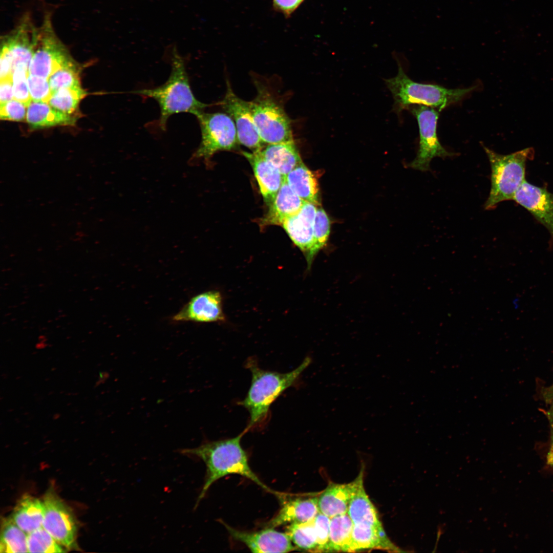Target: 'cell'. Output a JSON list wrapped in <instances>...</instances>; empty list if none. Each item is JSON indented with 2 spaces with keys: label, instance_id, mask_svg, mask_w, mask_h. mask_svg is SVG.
<instances>
[{
  "label": "cell",
  "instance_id": "cell-1",
  "mask_svg": "<svg viewBox=\"0 0 553 553\" xmlns=\"http://www.w3.org/2000/svg\"><path fill=\"white\" fill-rule=\"evenodd\" d=\"M245 433L246 432L244 430L231 438L207 441L197 448L182 449L179 451L183 455L201 459L206 467L204 482L194 509H196L214 482L230 474L244 476L263 488L271 492L249 465L246 453L241 444V439Z\"/></svg>",
  "mask_w": 553,
  "mask_h": 553
},
{
  "label": "cell",
  "instance_id": "cell-7",
  "mask_svg": "<svg viewBox=\"0 0 553 553\" xmlns=\"http://www.w3.org/2000/svg\"><path fill=\"white\" fill-rule=\"evenodd\" d=\"M201 130V139L194 157L206 160L215 153L231 151L240 144L236 127L232 118L226 113H206L196 115Z\"/></svg>",
  "mask_w": 553,
  "mask_h": 553
},
{
  "label": "cell",
  "instance_id": "cell-9",
  "mask_svg": "<svg viewBox=\"0 0 553 553\" xmlns=\"http://www.w3.org/2000/svg\"><path fill=\"white\" fill-rule=\"evenodd\" d=\"M419 126V148L416 158L409 166L422 172L430 170V162L435 157L445 158L455 155L441 144L437 135L439 111L427 106L418 105L411 108Z\"/></svg>",
  "mask_w": 553,
  "mask_h": 553
},
{
  "label": "cell",
  "instance_id": "cell-29",
  "mask_svg": "<svg viewBox=\"0 0 553 553\" xmlns=\"http://www.w3.org/2000/svg\"><path fill=\"white\" fill-rule=\"evenodd\" d=\"M286 533L296 548L317 552V538L313 520L303 523L288 525Z\"/></svg>",
  "mask_w": 553,
  "mask_h": 553
},
{
  "label": "cell",
  "instance_id": "cell-22",
  "mask_svg": "<svg viewBox=\"0 0 553 553\" xmlns=\"http://www.w3.org/2000/svg\"><path fill=\"white\" fill-rule=\"evenodd\" d=\"M260 152L284 176L303 162L294 139L267 144Z\"/></svg>",
  "mask_w": 553,
  "mask_h": 553
},
{
  "label": "cell",
  "instance_id": "cell-11",
  "mask_svg": "<svg viewBox=\"0 0 553 553\" xmlns=\"http://www.w3.org/2000/svg\"><path fill=\"white\" fill-rule=\"evenodd\" d=\"M226 86L225 95L220 103L235 123L239 143L252 152L261 150L264 143L256 127L249 101L238 96L228 81Z\"/></svg>",
  "mask_w": 553,
  "mask_h": 553
},
{
  "label": "cell",
  "instance_id": "cell-15",
  "mask_svg": "<svg viewBox=\"0 0 553 553\" xmlns=\"http://www.w3.org/2000/svg\"><path fill=\"white\" fill-rule=\"evenodd\" d=\"M224 320L222 296L214 290L193 296L172 318L176 322L210 323Z\"/></svg>",
  "mask_w": 553,
  "mask_h": 553
},
{
  "label": "cell",
  "instance_id": "cell-16",
  "mask_svg": "<svg viewBox=\"0 0 553 553\" xmlns=\"http://www.w3.org/2000/svg\"><path fill=\"white\" fill-rule=\"evenodd\" d=\"M250 163L264 201L269 205L285 180L279 171L261 154L260 151L242 152Z\"/></svg>",
  "mask_w": 553,
  "mask_h": 553
},
{
  "label": "cell",
  "instance_id": "cell-38",
  "mask_svg": "<svg viewBox=\"0 0 553 553\" xmlns=\"http://www.w3.org/2000/svg\"><path fill=\"white\" fill-rule=\"evenodd\" d=\"M14 99L13 85L11 78L1 80L0 102H7Z\"/></svg>",
  "mask_w": 553,
  "mask_h": 553
},
{
  "label": "cell",
  "instance_id": "cell-4",
  "mask_svg": "<svg viewBox=\"0 0 553 553\" xmlns=\"http://www.w3.org/2000/svg\"><path fill=\"white\" fill-rule=\"evenodd\" d=\"M394 100L397 113L409 109L412 105L434 108L439 112L457 103L474 91L476 87L464 89H448L441 86L419 83L410 79L399 65L397 75L385 80Z\"/></svg>",
  "mask_w": 553,
  "mask_h": 553
},
{
  "label": "cell",
  "instance_id": "cell-2",
  "mask_svg": "<svg viewBox=\"0 0 553 553\" xmlns=\"http://www.w3.org/2000/svg\"><path fill=\"white\" fill-rule=\"evenodd\" d=\"M312 362V357L307 356L295 369L280 373L261 369L253 358L247 360L246 366L251 373V381L246 397L239 402L249 414V420L244 430L246 433L266 422L272 403L299 381Z\"/></svg>",
  "mask_w": 553,
  "mask_h": 553
},
{
  "label": "cell",
  "instance_id": "cell-26",
  "mask_svg": "<svg viewBox=\"0 0 553 553\" xmlns=\"http://www.w3.org/2000/svg\"><path fill=\"white\" fill-rule=\"evenodd\" d=\"M353 525L347 513L330 518L329 551L350 552Z\"/></svg>",
  "mask_w": 553,
  "mask_h": 553
},
{
  "label": "cell",
  "instance_id": "cell-20",
  "mask_svg": "<svg viewBox=\"0 0 553 553\" xmlns=\"http://www.w3.org/2000/svg\"><path fill=\"white\" fill-rule=\"evenodd\" d=\"M26 121L33 129L73 125L77 118L53 108L48 103L31 101L27 107Z\"/></svg>",
  "mask_w": 553,
  "mask_h": 553
},
{
  "label": "cell",
  "instance_id": "cell-23",
  "mask_svg": "<svg viewBox=\"0 0 553 553\" xmlns=\"http://www.w3.org/2000/svg\"><path fill=\"white\" fill-rule=\"evenodd\" d=\"M44 516L43 502L31 496H23L16 504L12 520L27 534L41 527Z\"/></svg>",
  "mask_w": 553,
  "mask_h": 553
},
{
  "label": "cell",
  "instance_id": "cell-13",
  "mask_svg": "<svg viewBox=\"0 0 553 553\" xmlns=\"http://www.w3.org/2000/svg\"><path fill=\"white\" fill-rule=\"evenodd\" d=\"M513 200L527 210L548 230L553 238V193L525 180L517 190Z\"/></svg>",
  "mask_w": 553,
  "mask_h": 553
},
{
  "label": "cell",
  "instance_id": "cell-12",
  "mask_svg": "<svg viewBox=\"0 0 553 553\" xmlns=\"http://www.w3.org/2000/svg\"><path fill=\"white\" fill-rule=\"evenodd\" d=\"M317 206L305 201L300 211L286 219L282 226L294 244L304 253L309 269L318 253L313 236V224Z\"/></svg>",
  "mask_w": 553,
  "mask_h": 553
},
{
  "label": "cell",
  "instance_id": "cell-3",
  "mask_svg": "<svg viewBox=\"0 0 553 553\" xmlns=\"http://www.w3.org/2000/svg\"><path fill=\"white\" fill-rule=\"evenodd\" d=\"M168 49L172 70L167 81L156 88L132 92L152 98L157 102L160 110L159 124L163 130L165 129L167 120L172 115L188 113L196 116L208 106L195 96L190 87L184 58L178 52L176 45L172 44Z\"/></svg>",
  "mask_w": 553,
  "mask_h": 553
},
{
  "label": "cell",
  "instance_id": "cell-37",
  "mask_svg": "<svg viewBox=\"0 0 553 553\" xmlns=\"http://www.w3.org/2000/svg\"><path fill=\"white\" fill-rule=\"evenodd\" d=\"M304 0H273L275 9L289 17L299 7Z\"/></svg>",
  "mask_w": 553,
  "mask_h": 553
},
{
  "label": "cell",
  "instance_id": "cell-18",
  "mask_svg": "<svg viewBox=\"0 0 553 553\" xmlns=\"http://www.w3.org/2000/svg\"><path fill=\"white\" fill-rule=\"evenodd\" d=\"M305 202L292 190L285 180L269 205L268 211L261 219L260 225L262 227L282 225L286 219L300 211Z\"/></svg>",
  "mask_w": 553,
  "mask_h": 553
},
{
  "label": "cell",
  "instance_id": "cell-30",
  "mask_svg": "<svg viewBox=\"0 0 553 553\" xmlns=\"http://www.w3.org/2000/svg\"><path fill=\"white\" fill-rule=\"evenodd\" d=\"M27 546L29 552H65L43 527L27 534Z\"/></svg>",
  "mask_w": 553,
  "mask_h": 553
},
{
  "label": "cell",
  "instance_id": "cell-36",
  "mask_svg": "<svg viewBox=\"0 0 553 553\" xmlns=\"http://www.w3.org/2000/svg\"><path fill=\"white\" fill-rule=\"evenodd\" d=\"M27 107L13 99L1 104L0 118L2 120L23 121L26 119Z\"/></svg>",
  "mask_w": 553,
  "mask_h": 553
},
{
  "label": "cell",
  "instance_id": "cell-35",
  "mask_svg": "<svg viewBox=\"0 0 553 553\" xmlns=\"http://www.w3.org/2000/svg\"><path fill=\"white\" fill-rule=\"evenodd\" d=\"M317 538V552L329 551L330 518L319 512L313 519Z\"/></svg>",
  "mask_w": 553,
  "mask_h": 553
},
{
  "label": "cell",
  "instance_id": "cell-5",
  "mask_svg": "<svg viewBox=\"0 0 553 553\" xmlns=\"http://www.w3.org/2000/svg\"><path fill=\"white\" fill-rule=\"evenodd\" d=\"M491 167V187L485 204L486 209L495 208L499 203L513 200L515 194L525 180L527 159L533 156L531 148L501 155L484 146Z\"/></svg>",
  "mask_w": 553,
  "mask_h": 553
},
{
  "label": "cell",
  "instance_id": "cell-39",
  "mask_svg": "<svg viewBox=\"0 0 553 553\" xmlns=\"http://www.w3.org/2000/svg\"><path fill=\"white\" fill-rule=\"evenodd\" d=\"M551 412H552V413H551V419H552L551 422H552V427L553 428V405H552V411ZM550 454H553V434H552V438L551 448H550Z\"/></svg>",
  "mask_w": 553,
  "mask_h": 553
},
{
  "label": "cell",
  "instance_id": "cell-32",
  "mask_svg": "<svg viewBox=\"0 0 553 553\" xmlns=\"http://www.w3.org/2000/svg\"><path fill=\"white\" fill-rule=\"evenodd\" d=\"M28 74V68L20 65L13 68L11 75L14 99L27 107L32 101L27 83Z\"/></svg>",
  "mask_w": 553,
  "mask_h": 553
},
{
  "label": "cell",
  "instance_id": "cell-34",
  "mask_svg": "<svg viewBox=\"0 0 553 553\" xmlns=\"http://www.w3.org/2000/svg\"><path fill=\"white\" fill-rule=\"evenodd\" d=\"M27 83L32 101L48 103L52 92L48 79L28 74Z\"/></svg>",
  "mask_w": 553,
  "mask_h": 553
},
{
  "label": "cell",
  "instance_id": "cell-19",
  "mask_svg": "<svg viewBox=\"0 0 553 553\" xmlns=\"http://www.w3.org/2000/svg\"><path fill=\"white\" fill-rule=\"evenodd\" d=\"M363 477V473L361 471L352 482L329 484L318 496L320 512L330 518L347 513L350 500Z\"/></svg>",
  "mask_w": 553,
  "mask_h": 553
},
{
  "label": "cell",
  "instance_id": "cell-28",
  "mask_svg": "<svg viewBox=\"0 0 553 553\" xmlns=\"http://www.w3.org/2000/svg\"><path fill=\"white\" fill-rule=\"evenodd\" d=\"M86 95L81 86L63 88L53 92L48 103L60 112L72 115Z\"/></svg>",
  "mask_w": 553,
  "mask_h": 553
},
{
  "label": "cell",
  "instance_id": "cell-21",
  "mask_svg": "<svg viewBox=\"0 0 553 553\" xmlns=\"http://www.w3.org/2000/svg\"><path fill=\"white\" fill-rule=\"evenodd\" d=\"M381 549L393 551L398 549L389 540L382 525L354 524L350 552L365 549Z\"/></svg>",
  "mask_w": 553,
  "mask_h": 553
},
{
  "label": "cell",
  "instance_id": "cell-27",
  "mask_svg": "<svg viewBox=\"0 0 553 553\" xmlns=\"http://www.w3.org/2000/svg\"><path fill=\"white\" fill-rule=\"evenodd\" d=\"M1 552H28L27 534L12 519L4 521L1 535Z\"/></svg>",
  "mask_w": 553,
  "mask_h": 553
},
{
  "label": "cell",
  "instance_id": "cell-17",
  "mask_svg": "<svg viewBox=\"0 0 553 553\" xmlns=\"http://www.w3.org/2000/svg\"><path fill=\"white\" fill-rule=\"evenodd\" d=\"M319 512L318 497L291 499L283 504L266 527L274 528L283 525L307 522L313 520Z\"/></svg>",
  "mask_w": 553,
  "mask_h": 553
},
{
  "label": "cell",
  "instance_id": "cell-14",
  "mask_svg": "<svg viewBox=\"0 0 553 553\" xmlns=\"http://www.w3.org/2000/svg\"><path fill=\"white\" fill-rule=\"evenodd\" d=\"M223 524L233 539L245 544L253 552H288L297 548L286 533L278 531L273 528L248 532Z\"/></svg>",
  "mask_w": 553,
  "mask_h": 553
},
{
  "label": "cell",
  "instance_id": "cell-24",
  "mask_svg": "<svg viewBox=\"0 0 553 553\" xmlns=\"http://www.w3.org/2000/svg\"><path fill=\"white\" fill-rule=\"evenodd\" d=\"M292 190L302 200L320 205L319 187L313 173L302 162L285 176Z\"/></svg>",
  "mask_w": 553,
  "mask_h": 553
},
{
  "label": "cell",
  "instance_id": "cell-10",
  "mask_svg": "<svg viewBox=\"0 0 553 553\" xmlns=\"http://www.w3.org/2000/svg\"><path fill=\"white\" fill-rule=\"evenodd\" d=\"M44 528L58 543L68 548L75 546L76 525L70 508L53 492L45 496Z\"/></svg>",
  "mask_w": 553,
  "mask_h": 553
},
{
  "label": "cell",
  "instance_id": "cell-31",
  "mask_svg": "<svg viewBox=\"0 0 553 553\" xmlns=\"http://www.w3.org/2000/svg\"><path fill=\"white\" fill-rule=\"evenodd\" d=\"M48 81L52 94L61 89L81 86L76 62L59 69L50 76Z\"/></svg>",
  "mask_w": 553,
  "mask_h": 553
},
{
  "label": "cell",
  "instance_id": "cell-25",
  "mask_svg": "<svg viewBox=\"0 0 553 553\" xmlns=\"http://www.w3.org/2000/svg\"><path fill=\"white\" fill-rule=\"evenodd\" d=\"M347 514L354 524L365 523L374 526L381 525L376 510L364 489L363 477L350 500Z\"/></svg>",
  "mask_w": 553,
  "mask_h": 553
},
{
  "label": "cell",
  "instance_id": "cell-6",
  "mask_svg": "<svg viewBox=\"0 0 553 553\" xmlns=\"http://www.w3.org/2000/svg\"><path fill=\"white\" fill-rule=\"evenodd\" d=\"M256 87L257 95L249 103L262 141L269 144L293 139L291 120L282 103L265 86L257 82Z\"/></svg>",
  "mask_w": 553,
  "mask_h": 553
},
{
  "label": "cell",
  "instance_id": "cell-33",
  "mask_svg": "<svg viewBox=\"0 0 553 553\" xmlns=\"http://www.w3.org/2000/svg\"><path fill=\"white\" fill-rule=\"evenodd\" d=\"M330 231V220L326 211L317 207L313 224L314 240L317 252L327 243Z\"/></svg>",
  "mask_w": 553,
  "mask_h": 553
},
{
  "label": "cell",
  "instance_id": "cell-8",
  "mask_svg": "<svg viewBox=\"0 0 553 553\" xmlns=\"http://www.w3.org/2000/svg\"><path fill=\"white\" fill-rule=\"evenodd\" d=\"M75 62L56 34L50 15L46 14L39 27L38 40L29 66V74L48 79L59 69Z\"/></svg>",
  "mask_w": 553,
  "mask_h": 553
}]
</instances>
